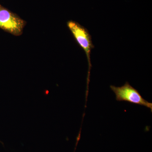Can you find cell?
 Wrapping results in <instances>:
<instances>
[{
    "label": "cell",
    "mask_w": 152,
    "mask_h": 152,
    "mask_svg": "<svg viewBox=\"0 0 152 152\" xmlns=\"http://www.w3.org/2000/svg\"><path fill=\"white\" fill-rule=\"evenodd\" d=\"M110 87L115 94L117 101H124L144 106L150 109L152 112V103L149 102L145 99L138 91L132 86L129 82H126L124 86L121 87L111 86Z\"/></svg>",
    "instance_id": "1"
},
{
    "label": "cell",
    "mask_w": 152,
    "mask_h": 152,
    "mask_svg": "<svg viewBox=\"0 0 152 152\" xmlns=\"http://www.w3.org/2000/svg\"><path fill=\"white\" fill-rule=\"evenodd\" d=\"M67 25L76 42L86 53L90 70L91 52L92 49L94 48L91 36L86 28L77 22L69 21Z\"/></svg>",
    "instance_id": "2"
},
{
    "label": "cell",
    "mask_w": 152,
    "mask_h": 152,
    "mask_svg": "<svg viewBox=\"0 0 152 152\" xmlns=\"http://www.w3.org/2000/svg\"><path fill=\"white\" fill-rule=\"evenodd\" d=\"M25 26L23 20L0 5V28L14 35L20 36Z\"/></svg>",
    "instance_id": "3"
}]
</instances>
